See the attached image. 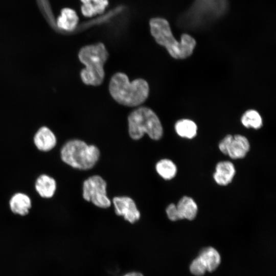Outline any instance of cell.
<instances>
[{
    "instance_id": "obj_21",
    "label": "cell",
    "mask_w": 276,
    "mask_h": 276,
    "mask_svg": "<svg viewBox=\"0 0 276 276\" xmlns=\"http://www.w3.org/2000/svg\"><path fill=\"white\" fill-rule=\"evenodd\" d=\"M166 212L168 218L173 221L180 219L176 205L171 203L166 208Z\"/></svg>"
},
{
    "instance_id": "obj_5",
    "label": "cell",
    "mask_w": 276,
    "mask_h": 276,
    "mask_svg": "<svg viewBox=\"0 0 276 276\" xmlns=\"http://www.w3.org/2000/svg\"><path fill=\"white\" fill-rule=\"evenodd\" d=\"M128 131L135 140L141 139L145 133L152 140H159L163 133L160 121L150 108L141 107L132 111L128 117Z\"/></svg>"
},
{
    "instance_id": "obj_18",
    "label": "cell",
    "mask_w": 276,
    "mask_h": 276,
    "mask_svg": "<svg viewBox=\"0 0 276 276\" xmlns=\"http://www.w3.org/2000/svg\"><path fill=\"white\" fill-rule=\"evenodd\" d=\"M155 169L157 173L166 180L172 179L177 173L175 164L169 159H163L158 161L156 164Z\"/></svg>"
},
{
    "instance_id": "obj_14",
    "label": "cell",
    "mask_w": 276,
    "mask_h": 276,
    "mask_svg": "<svg viewBox=\"0 0 276 276\" xmlns=\"http://www.w3.org/2000/svg\"><path fill=\"white\" fill-rule=\"evenodd\" d=\"M79 21V17L75 10L70 8H64L61 11L58 17L57 25L59 28L66 31L75 29Z\"/></svg>"
},
{
    "instance_id": "obj_9",
    "label": "cell",
    "mask_w": 276,
    "mask_h": 276,
    "mask_svg": "<svg viewBox=\"0 0 276 276\" xmlns=\"http://www.w3.org/2000/svg\"><path fill=\"white\" fill-rule=\"evenodd\" d=\"M235 173V168L232 163L222 161L217 164L213 177L217 184L226 186L231 182Z\"/></svg>"
},
{
    "instance_id": "obj_13",
    "label": "cell",
    "mask_w": 276,
    "mask_h": 276,
    "mask_svg": "<svg viewBox=\"0 0 276 276\" xmlns=\"http://www.w3.org/2000/svg\"><path fill=\"white\" fill-rule=\"evenodd\" d=\"M56 182L54 178L47 174H41L36 179L35 188L39 196L44 198H52L56 190Z\"/></svg>"
},
{
    "instance_id": "obj_11",
    "label": "cell",
    "mask_w": 276,
    "mask_h": 276,
    "mask_svg": "<svg viewBox=\"0 0 276 276\" xmlns=\"http://www.w3.org/2000/svg\"><path fill=\"white\" fill-rule=\"evenodd\" d=\"M80 11L85 17L90 18L102 15L109 6V0H80Z\"/></svg>"
},
{
    "instance_id": "obj_1",
    "label": "cell",
    "mask_w": 276,
    "mask_h": 276,
    "mask_svg": "<svg viewBox=\"0 0 276 276\" xmlns=\"http://www.w3.org/2000/svg\"><path fill=\"white\" fill-rule=\"evenodd\" d=\"M149 23L151 35L158 44L167 49L173 58L185 59L192 55L196 42L191 36L183 34L179 42L174 37L169 23L166 19L153 17Z\"/></svg>"
},
{
    "instance_id": "obj_15",
    "label": "cell",
    "mask_w": 276,
    "mask_h": 276,
    "mask_svg": "<svg viewBox=\"0 0 276 276\" xmlns=\"http://www.w3.org/2000/svg\"><path fill=\"white\" fill-rule=\"evenodd\" d=\"M180 219H194L198 212L197 205L191 197L183 196L176 205Z\"/></svg>"
},
{
    "instance_id": "obj_20",
    "label": "cell",
    "mask_w": 276,
    "mask_h": 276,
    "mask_svg": "<svg viewBox=\"0 0 276 276\" xmlns=\"http://www.w3.org/2000/svg\"><path fill=\"white\" fill-rule=\"evenodd\" d=\"M190 270L191 272L196 276H201L207 271L204 264L198 256L191 262Z\"/></svg>"
},
{
    "instance_id": "obj_17",
    "label": "cell",
    "mask_w": 276,
    "mask_h": 276,
    "mask_svg": "<svg viewBox=\"0 0 276 276\" xmlns=\"http://www.w3.org/2000/svg\"><path fill=\"white\" fill-rule=\"evenodd\" d=\"M175 130L179 136L191 139L196 136L197 127L195 123L191 120L181 119L175 123Z\"/></svg>"
},
{
    "instance_id": "obj_10",
    "label": "cell",
    "mask_w": 276,
    "mask_h": 276,
    "mask_svg": "<svg viewBox=\"0 0 276 276\" xmlns=\"http://www.w3.org/2000/svg\"><path fill=\"white\" fill-rule=\"evenodd\" d=\"M250 148L247 139L243 135L233 136L228 149L227 155L232 159L242 158L245 156Z\"/></svg>"
},
{
    "instance_id": "obj_12",
    "label": "cell",
    "mask_w": 276,
    "mask_h": 276,
    "mask_svg": "<svg viewBox=\"0 0 276 276\" xmlns=\"http://www.w3.org/2000/svg\"><path fill=\"white\" fill-rule=\"evenodd\" d=\"M11 211L20 216L27 215L32 206L30 197L26 194L18 192L13 194L9 200Z\"/></svg>"
},
{
    "instance_id": "obj_4",
    "label": "cell",
    "mask_w": 276,
    "mask_h": 276,
    "mask_svg": "<svg viewBox=\"0 0 276 276\" xmlns=\"http://www.w3.org/2000/svg\"><path fill=\"white\" fill-rule=\"evenodd\" d=\"M99 149L80 140H72L65 143L61 149L62 160L71 167L80 170L92 168L100 157Z\"/></svg>"
},
{
    "instance_id": "obj_2",
    "label": "cell",
    "mask_w": 276,
    "mask_h": 276,
    "mask_svg": "<svg viewBox=\"0 0 276 276\" xmlns=\"http://www.w3.org/2000/svg\"><path fill=\"white\" fill-rule=\"evenodd\" d=\"M109 90L111 97L118 103L134 107L146 101L149 95V87L144 79L139 78L130 82L125 74L119 72L112 76Z\"/></svg>"
},
{
    "instance_id": "obj_3",
    "label": "cell",
    "mask_w": 276,
    "mask_h": 276,
    "mask_svg": "<svg viewBox=\"0 0 276 276\" xmlns=\"http://www.w3.org/2000/svg\"><path fill=\"white\" fill-rule=\"evenodd\" d=\"M108 53L102 42L82 47L78 53L79 60L85 67L80 72L83 82L86 85L98 86L105 77L104 65Z\"/></svg>"
},
{
    "instance_id": "obj_6",
    "label": "cell",
    "mask_w": 276,
    "mask_h": 276,
    "mask_svg": "<svg viewBox=\"0 0 276 276\" xmlns=\"http://www.w3.org/2000/svg\"><path fill=\"white\" fill-rule=\"evenodd\" d=\"M107 184L99 175H94L84 180L83 185V197L101 208H107L111 201L107 196Z\"/></svg>"
},
{
    "instance_id": "obj_19",
    "label": "cell",
    "mask_w": 276,
    "mask_h": 276,
    "mask_svg": "<svg viewBox=\"0 0 276 276\" xmlns=\"http://www.w3.org/2000/svg\"><path fill=\"white\" fill-rule=\"evenodd\" d=\"M241 123L246 128H260L262 125V119L259 112L254 109H249L245 112L241 117Z\"/></svg>"
},
{
    "instance_id": "obj_16",
    "label": "cell",
    "mask_w": 276,
    "mask_h": 276,
    "mask_svg": "<svg viewBox=\"0 0 276 276\" xmlns=\"http://www.w3.org/2000/svg\"><path fill=\"white\" fill-rule=\"evenodd\" d=\"M198 257L204 264L207 271L209 272L215 270L221 262V257L219 252L212 247L203 248L200 251Z\"/></svg>"
},
{
    "instance_id": "obj_8",
    "label": "cell",
    "mask_w": 276,
    "mask_h": 276,
    "mask_svg": "<svg viewBox=\"0 0 276 276\" xmlns=\"http://www.w3.org/2000/svg\"><path fill=\"white\" fill-rule=\"evenodd\" d=\"M33 142L39 150L48 152L56 145L57 139L54 132L48 127L42 126L36 132Z\"/></svg>"
},
{
    "instance_id": "obj_23",
    "label": "cell",
    "mask_w": 276,
    "mask_h": 276,
    "mask_svg": "<svg viewBox=\"0 0 276 276\" xmlns=\"http://www.w3.org/2000/svg\"><path fill=\"white\" fill-rule=\"evenodd\" d=\"M123 276H143V275L139 272H132L128 273Z\"/></svg>"
},
{
    "instance_id": "obj_22",
    "label": "cell",
    "mask_w": 276,
    "mask_h": 276,
    "mask_svg": "<svg viewBox=\"0 0 276 276\" xmlns=\"http://www.w3.org/2000/svg\"><path fill=\"white\" fill-rule=\"evenodd\" d=\"M232 138V135H227L219 143V148L222 153L227 155L228 149Z\"/></svg>"
},
{
    "instance_id": "obj_7",
    "label": "cell",
    "mask_w": 276,
    "mask_h": 276,
    "mask_svg": "<svg viewBox=\"0 0 276 276\" xmlns=\"http://www.w3.org/2000/svg\"><path fill=\"white\" fill-rule=\"evenodd\" d=\"M113 204L117 215L122 216L128 222L133 223L137 221L141 214L134 200L128 196H117L113 198Z\"/></svg>"
}]
</instances>
